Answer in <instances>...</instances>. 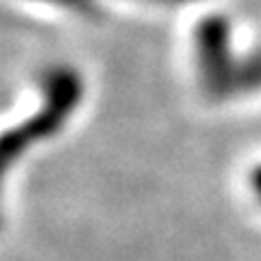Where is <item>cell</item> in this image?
<instances>
[{"label":"cell","mask_w":261,"mask_h":261,"mask_svg":"<svg viewBox=\"0 0 261 261\" xmlns=\"http://www.w3.org/2000/svg\"><path fill=\"white\" fill-rule=\"evenodd\" d=\"M196 63L201 73V83L208 92L225 97L237 90L240 70L234 68L232 46H230V27L220 17H205L196 27Z\"/></svg>","instance_id":"2"},{"label":"cell","mask_w":261,"mask_h":261,"mask_svg":"<svg viewBox=\"0 0 261 261\" xmlns=\"http://www.w3.org/2000/svg\"><path fill=\"white\" fill-rule=\"evenodd\" d=\"M24 3L48 10H61V12H73V15H83V17H90L97 8V0H24Z\"/></svg>","instance_id":"3"},{"label":"cell","mask_w":261,"mask_h":261,"mask_svg":"<svg viewBox=\"0 0 261 261\" xmlns=\"http://www.w3.org/2000/svg\"><path fill=\"white\" fill-rule=\"evenodd\" d=\"M83 77L73 68L58 65L44 75L41 80L44 99H41L39 112L32 114L17 128L5 130L0 136V179L8 172V167H12V162L22 158L34 143L51 138L54 133L63 128L65 121H70V116L83 102Z\"/></svg>","instance_id":"1"},{"label":"cell","mask_w":261,"mask_h":261,"mask_svg":"<svg viewBox=\"0 0 261 261\" xmlns=\"http://www.w3.org/2000/svg\"><path fill=\"white\" fill-rule=\"evenodd\" d=\"M254 189H256V194H259V198H261V167L254 172Z\"/></svg>","instance_id":"4"}]
</instances>
